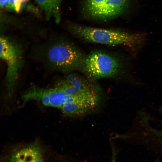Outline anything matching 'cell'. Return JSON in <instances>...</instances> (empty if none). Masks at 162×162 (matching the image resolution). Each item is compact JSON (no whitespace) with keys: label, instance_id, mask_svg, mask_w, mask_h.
<instances>
[{"label":"cell","instance_id":"cell-1","mask_svg":"<svg viewBox=\"0 0 162 162\" xmlns=\"http://www.w3.org/2000/svg\"><path fill=\"white\" fill-rule=\"evenodd\" d=\"M75 36L87 42L108 46H123L133 56L136 55L146 40L144 34L130 33L120 30L93 28L77 25L70 26Z\"/></svg>","mask_w":162,"mask_h":162},{"label":"cell","instance_id":"cell-2","mask_svg":"<svg viewBox=\"0 0 162 162\" xmlns=\"http://www.w3.org/2000/svg\"><path fill=\"white\" fill-rule=\"evenodd\" d=\"M44 55L46 62L53 70L68 73L81 70L86 56L72 44L60 40L49 44Z\"/></svg>","mask_w":162,"mask_h":162},{"label":"cell","instance_id":"cell-3","mask_svg":"<svg viewBox=\"0 0 162 162\" xmlns=\"http://www.w3.org/2000/svg\"><path fill=\"white\" fill-rule=\"evenodd\" d=\"M0 44V58L7 66L4 98L8 101L13 97L19 72L23 64V51L19 44L6 36H1Z\"/></svg>","mask_w":162,"mask_h":162},{"label":"cell","instance_id":"cell-4","mask_svg":"<svg viewBox=\"0 0 162 162\" xmlns=\"http://www.w3.org/2000/svg\"><path fill=\"white\" fill-rule=\"evenodd\" d=\"M122 64L115 56L100 50L93 51L86 56L81 70L86 77L94 81L119 74Z\"/></svg>","mask_w":162,"mask_h":162},{"label":"cell","instance_id":"cell-5","mask_svg":"<svg viewBox=\"0 0 162 162\" xmlns=\"http://www.w3.org/2000/svg\"><path fill=\"white\" fill-rule=\"evenodd\" d=\"M129 0H85L84 10L93 19L107 20L117 17L127 8Z\"/></svg>","mask_w":162,"mask_h":162},{"label":"cell","instance_id":"cell-6","mask_svg":"<svg viewBox=\"0 0 162 162\" xmlns=\"http://www.w3.org/2000/svg\"><path fill=\"white\" fill-rule=\"evenodd\" d=\"M68 95L61 89L55 86L44 88L32 86L22 96L23 104L31 100L40 101L44 106L60 109L66 102Z\"/></svg>","mask_w":162,"mask_h":162},{"label":"cell","instance_id":"cell-7","mask_svg":"<svg viewBox=\"0 0 162 162\" xmlns=\"http://www.w3.org/2000/svg\"><path fill=\"white\" fill-rule=\"evenodd\" d=\"M98 93L79 92L70 98L60 109L67 116L85 114L97 106L100 98Z\"/></svg>","mask_w":162,"mask_h":162},{"label":"cell","instance_id":"cell-8","mask_svg":"<svg viewBox=\"0 0 162 162\" xmlns=\"http://www.w3.org/2000/svg\"><path fill=\"white\" fill-rule=\"evenodd\" d=\"M10 162H44L42 151L37 141L14 152Z\"/></svg>","mask_w":162,"mask_h":162},{"label":"cell","instance_id":"cell-9","mask_svg":"<svg viewBox=\"0 0 162 162\" xmlns=\"http://www.w3.org/2000/svg\"><path fill=\"white\" fill-rule=\"evenodd\" d=\"M35 0L44 11L47 20H49L52 17H53L57 23L60 22V6L62 0Z\"/></svg>","mask_w":162,"mask_h":162},{"label":"cell","instance_id":"cell-10","mask_svg":"<svg viewBox=\"0 0 162 162\" xmlns=\"http://www.w3.org/2000/svg\"><path fill=\"white\" fill-rule=\"evenodd\" d=\"M65 80L80 90L86 92H97L98 90L91 81L76 74H67Z\"/></svg>","mask_w":162,"mask_h":162},{"label":"cell","instance_id":"cell-11","mask_svg":"<svg viewBox=\"0 0 162 162\" xmlns=\"http://www.w3.org/2000/svg\"><path fill=\"white\" fill-rule=\"evenodd\" d=\"M144 135L146 139L155 142L162 147V130L155 129L148 125L145 129Z\"/></svg>","mask_w":162,"mask_h":162},{"label":"cell","instance_id":"cell-12","mask_svg":"<svg viewBox=\"0 0 162 162\" xmlns=\"http://www.w3.org/2000/svg\"><path fill=\"white\" fill-rule=\"evenodd\" d=\"M22 0H14V10L17 13L21 10V4Z\"/></svg>","mask_w":162,"mask_h":162},{"label":"cell","instance_id":"cell-13","mask_svg":"<svg viewBox=\"0 0 162 162\" xmlns=\"http://www.w3.org/2000/svg\"><path fill=\"white\" fill-rule=\"evenodd\" d=\"M116 152L113 146H112V156L110 162H116Z\"/></svg>","mask_w":162,"mask_h":162},{"label":"cell","instance_id":"cell-14","mask_svg":"<svg viewBox=\"0 0 162 162\" xmlns=\"http://www.w3.org/2000/svg\"><path fill=\"white\" fill-rule=\"evenodd\" d=\"M10 0H0V5L1 8H4L7 7L9 3Z\"/></svg>","mask_w":162,"mask_h":162},{"label":"cell","instance_id":"cell-15","mask_svg":"<svg viewBox=\"0 0 162 162\" xmlns=\"http://www.w3.org/2000/svg\"><path fill=\"white\" fill-rule=\"evenodd\" d=\"M159 111L161 112V113H162V105L160 107ZM161 124L162 125V120L161 121Z\"/></svg>","mask_w":162,"mask_h":162}]
</instances>
